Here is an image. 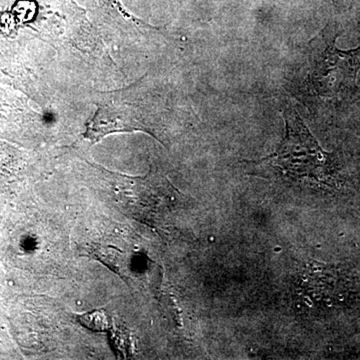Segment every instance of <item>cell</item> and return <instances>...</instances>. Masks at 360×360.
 Instances as JSON below:
<instances>
[{
	"instance_id": "cell-6",
	"label": "cell",
	"mask_w": 360,
	"mask_h": 360,
	"mask_svg": "<svg viewBox=\"0 0 360 360\" xmlns=\"http://www.w3.org/2000/svg\"><path fill=\"white\" fill-rule=\"evenodd\" d=\"M359 134L360 135V131H359Z\"/></svg>"
},
{
	"instance_id": "cell-5",
	"label": "cell",
	"mask_w": 360,
	"mask_h": 360,
	"mask_svg": "<svg viewBox=\"0 0 360 360\" xmlns=\"http://www.w3.org/2000/svg\"><path fill=\"white\" fill-rule=\"evenodd\" d=\"M101 1H106V4H110L116 11H120V13H123V8L122 4H120V0H101Z\"/></svg>"
},
{
	"instance_id": "cell-2",
	"label": "cell",
	"mask_w": 360,
	"mask_h": 360,
	"mask_svg": "<svg viewBox=\"0 0 360 360\" xmlns=\"http://www.w3.org/2000/svg\"><path fill=\"white\" fill-rule=\"evenodd\" d=\"M285 134L276 153L262 160L245 161L248 174L262 179L314 180L330 186L333 158L321 148L293 108L283 110Z\"/></svg>"
},
{
	"instance_id": "cell-3",
	"label": "cell",
	"mask_w": 360,
	"mask_h": 360,
	"mask_svg": "<svg viewBox=\"0 0 360 360\" xmlns=\"http://www.w3.org/2000/svg\"><path fill=\"white\" fill-rule=\"evenodd\" d=\"M340 32L328 25L309 42V82L324 98L350 96L356 91L360 70V45L342 51L336 46Z\"/></svg>"
},
{
	"instance_id": "cell-4",
	"label": "cell",
	"mask_w": 360,
	"mask_h": 360,
	"mask_svg": "<svg viewBox=\"0 0 360 360\" xmlns=\"http://www.w3.org/2000/svg\"><path fill=\"white\" fill-rule=\"evenodd\" d=\"M113 186L120 193H127L122 198L136 202V212L143 219L153 221L172 210L179 202V191L168 180L160 167L150 165L148 174L142 177L124 176L108 172Z\"/></svg>"
},
{
	"instance_id": "cell-1",
	"label": "cell",
	"mask_w": 360,
	"mask_h": 360,
	"mask_svg": "<svg viewBox=\"0 0 360 360\" xmlns=\"http://www.w3.org/2000/svg\"><path fill=\"white\" fill-rule=\"evenodd\" d=\"M97 110L89 122L85 139L97 142L116 132L142 131L167 146L165 111L142 77L139 82L112 91L96 92Z\"/></svg>"
}]
</instances>
